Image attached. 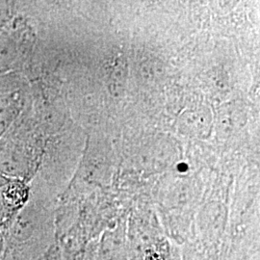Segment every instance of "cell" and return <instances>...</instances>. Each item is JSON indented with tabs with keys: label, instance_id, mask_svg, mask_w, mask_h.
Masks as SVG:
<instances>
[{
	"label": "cell",
	"instance_id": "obj_1",
	"mask_svg": "<svg viewBox=\"0 0 260 260\" xmlns=\"http://www.w3.org/2000/svg\"><path fill=\"white\" fill-rule=\"evenodd\" d=\"M31 188L25 181L0 174V233L9 229L19 211L27 205Z\"/></svg>",
	"mask_w": 260,
	"mask_h": 260
},
{
	"label": "cell",
	"instance_id": "obj_2",
	"mask_svg": "<svg viewBox=\"0 0 260 260\" xmlns=\"http://www.w3.org/2000/svg\"><path fill=\"white\" fill-rule=\"evenodd\" d=\"M20 90L13 85L0 84V138L9 129L21 113Z\"/></svg>",
	"mask_w": 260,
	"mask_h": 260
},
{
	"label": "cell",
	"instance_id": "obj_3",
	"mask_svg": "<svg viewBox=\"0 0 260 260\" xmlns=\"http://www.w3.org/2000/svg\"><path fill=\"white\" fill-rule=\"evenodd\" d=\"M22 47L23 43H19L16 31L0 32V73L17 67L21 60L20 56L24 55Z\"/></svg>",
	"mask_w": 260,
	"mask_h": 260
},
{
	"label": "cell",
	"instance_id": "obj_4",
	"mask_svg": "<svg viewBox=\"0 0 260 260\" xmlns=\"http://www.w3.org/2000/svg\"><path fill=\"white\" fill-rule=\"evenodd\" d=\"M4 248H5L4 236H3V234H1V233H0V260L2 259L3 252H4Z\"/></svg>",
	"mask_w": 260,
	"mask_h": 260
}]
</instances>
